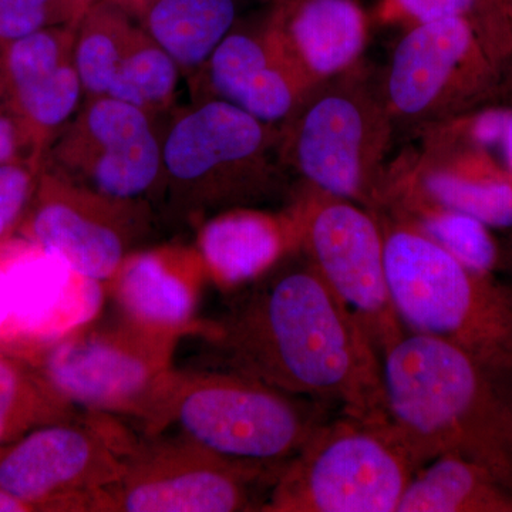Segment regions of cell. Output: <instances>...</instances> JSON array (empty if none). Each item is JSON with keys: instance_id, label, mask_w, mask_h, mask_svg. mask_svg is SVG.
Masks as SVG:
<instances>
[{"instance_id": "6da1fadb", "label": "cell", "mask_w": 512, "mask_h": 512, "mask_svg": "<svg viewBox=\"0 0 512 512\" xmlns=\"http://www.w3.org/2000/svg\"><path fill=\"white\" fill-rule=\"evenodd\" d=\"M239 291L224 315L202 319L195 338L204 342L205 367L389 424L382 357L298 248Z\"/></svg>"}, {"instance_id": "7a4b0ae2", "label": "cell", "mask_w": 512, "mask_h": 512, "mask_svg": "<svg viewBox=\"0 0 512 512\" xmlns=\"http://www.w3.org/2000/svg\"><path fill=\"white\" fill-rule=\"evenodd\" d=\"M382 373L390 429L417 468L456 454L512 491V372L404 332L383 353Z\"/></svg>"}, {"instance_id": "3957f363", "label": "cell", "mask_w": 512, "mask_h": 512, "mask_svg": "<svg viewBox=\"0 0 512 512\" xmlns=\"http://www.w3.org/2000/svg\"><path fill=\"white\" fill-rule=\"evenodd\" d=\"M377 215L387 281L404 330L512 372V286L458 258L413 222L387 211Z\"/></svg>"}, {"instance_id": "277c9868", "label": "cell", "mask_w": 512, "mask_h": 512, "mask_svg": "<svg viewBox=\"0 0 512 512\" xmlns=\"http://www.w3.org/2000/svg\"><path fill=\"white\" fill-rule=\"evenodd\" d=\"M330 409L232 370L175 367L140 427L174 431L221 456L286 464L332 419Z\"/></svg>"}, {"instance_id": "5b68a950", "label": "cell", "mask_w": 512, "mask_h": 512, "mask_svg": "<svg viewBox=\"0 0 512 512\" xmlns=\"http://www.w3.org/2000/svg\"><path fill=\"white\" fill-rule=\"evenodd\" d=\"M281 126L220 99L183 111L163 138V188L177 220L258 207L286 188Z\"/></svg>"}, {"instance_id": "8992f818", "label": "cell", "mask_w": 512, "mask_h": 512, "mask_svg": "<svg viewBox=\"0 0 512 512\" xmlns=\"http://www.w3.org/2000/svg\"><path fill=\"white\" fill-rule=\"evenodd\" d=\"M393 134L382 74L360 60L313 87L282 124L279 153L305 187L377 212Z\"/></svg>"}, {"instance_id": "52a82bcc", "label": "cell", "mask_w": 512, "mask_h": 512, "mask_svg": "<svg viewBox=\"0 0 512 512\" xmlns=\"http://www.w3.org/2000/svg\"><path fill=\"white\" fill-rule=\"evenodd\" d=\"M416 470L389 424L340 413L285 464L261 512H397Z\"/></svg>"}, {"instance_id": "ba28073f", "label": "cell", "mask_w": 512, "mask_h": 512, "mask_svg": "<svg viewBox=\"0 0 512 512\" xmlns=\"http://www.w3.org/2000/svg\"><path fill=\"white\" fill-rule=\"evenodd\" d=\"M183 336L120 318L73 330L22 356L64 400L86 413L143 421L175 369Z\"/></svg>"}, {"instance_id": "9c48e42d", "label": "cell", "mask_w": 512, "mask_h": 512, "mask_svg": "<svg viewBox=\"0 0 512 512\" xmlns=\"http://www.w3.org/2000/svg\"><path fill=\"white\" fill-rule=\"evenodd\" d=\"M284 467L221 456L174 431L141 434L101 512L262 511Z\"/></svg>"}, {"instance_id": "30bf717a", "label": "cell", "mask_w": 512, "mask_h": 512, "mask_svg": "<svg viewBox=\"0 0 512 512\" xmlns=\"http://www.w3.org/2000/svg\"><path fill=\"white\" fill-rule=\"evenodd\" d=\"M503 72L464 20L407 28L382 74L394 130L466 119L494 99Z\"/></svg>"}, {"instance_id": "8fae6325", "label": "cell", "mask_w": 512, "mask_h": 512, "mask_svg": "<svg viewBox=\"0 0 512 512\" xmlns=\"http://www.w3.org/2000/svg\"><path fill=\"white\" fill-rule=\"evenodd\" d=\"M137 434L119 417L84 412L30 431L0 451V488L32 512L101 511Z\"/></svg>"}, {"instance_id": "7c38bea8", "label": "cell", "mask_w": 512, "mask_h": 512, "mask_svg": "<svg viewBox=\"0 0 512 512\" xmlns=\"http://www.w3.org/2000/svg\"><path fill=\"white\" fill-rule=\"evenodd\" d=\"M296 248L345 303L380 357L404 330L394 309L377 212L302 185L288 208Z\"/></svg>"}, {"instance_id": "4fadbf2b", "label": "cell", "mask_w": 512, "mask_h": 512, "mask_svg": "<svg viewBox=\"0 0 512 512\" xmlns=\"http://www.w3.org/2000/svg\"><path fill=\"white\" fill-rule=\"evenodd\" d=\"M43 168L111 200L148 202L163 184V138L146 111L96 97L53 138Z\"/></svg>"}, {"instance_id": "5bb4252c", "label": "cell", "mask_w": 512, "mask_h": 512, "mask_svg": "<svg viewBox=\"0 0 512 512\" xmlns=\"http://www.w3.org/2000/svg\"><path fill=\"white\" fill-rule=\"evenodd\" d=\"M148 202L111 200L42 167L19 237L107 285L150 231Z\"/></svg>"}, {"instance_id": "9a60e30c", "label": "cell", "mask_w": 512, "mask_h": 512, "mask_svg": "<svg viewBox=\"0 0 512 512\" xmlns=\"http://www.w3.org/2000/svg\"><path fill=\"white\" fill-rule=\"evenodd\" d=\"M0 262L6 312L0 348L26 356L100 318L106 285L52 252L18 235L0 245Z\"/></svg>"}, {"instance_id": "2e32d148", "label": "cell", "mask_w": 512, "mask_h": 512, "mask_svg": "<svg viewBox=\"0 0 512 512\" xmlns=\"http://www.w3.org/2000/svg\"><path fill=\"white\" fill-rule=\"evenodd\" d=\"M460 120L426 130L420 156L386 174L382 208L394 201L424 202L488 228L512 229V170L461 130Z\"/></svg>"}, {"instance_id": "e0dca14e", "label": "cell", "mask_w": 512, "mask_h": 512, "mask_svg": "<svg viewBox=\"0 0 512 512\" xmlns=\"http://www.w3.org/2000/svg\"><path fill=\"white\" fill-rule=\"evenodd\" d=\"M76 26H52L2 46L3 99L43 157L83 96L74 63Z\"/></svg>"}, {"instance_id": "ac0fdd59", "label": "cell", "mask_w": 512, "mask_h": 512, "mask_svg": "<svg viewBox=\"0 0 512 512\" xmlns=\"http://www.w3.org/2000/svg\"><path fill=\"white\" fill-rule=\"evenodd\" d=\"M205 281L208 275L197 248L168 244L128 254L106 288L121 318L191 338L202 329L198 306Z\"/></svg>"}, {"instance_id": "d6986e66", "label": "cell", "mask_w": 512, "mask_h": 512, "mask_svg": "<svg viewBox=\"0 0 512 512\" xmlns=\"http://www.w3.org/2000/svg\"><path fill=\"white\" fill-rule=\"evenodd\" d=\"M205 69L214 99L228 101L271 126L291 119L316 86L265 25L231 30Z\"/></svg>"}, {"instance_id": "ffe728a7", "label": "cell", "mask_w": 512, "mask_h": 512, "mask_svg": "<svg viewBox=\"0 0 512 512\" xmlns=\"http://www.w3.org/2000/svg\"><path fill=\"white\" fill-rule=\"evenodd\" d=\"M264 25L315 84L359 63L369 36L357 0H272Z\"/></svg>"}, {"instance_id": "44dd1931", "label": "cell", "mask_w": 512, "mask_h": 512, "mask_svg": "<svg viewBox=\"0 0 512 512\" xmlns=\"http://www.w3.org/2000/svg\"><path fill=\"white\" fill-rule=\"evenodd\" d=\"M195 248L208 279L222 291H239L296 248L288 211L231 208L198 224Z\"/></svg>"}, {"instance_id": "7402d4cb", "label": "cell", "mask_w": 512, "mask_h": 512, "mask_svg": "<svg viewBox=\"0 0 512 512\" xmlns=\"http://www.w3.org/2000/svg\"><path fill=\"white\" fill-rule=\"evenodd\" d=\"M397 512H512V491L480 464L443 454L414 471Z\"/></svg>"}, {"instance_id": "603a6c76", "label": "cell", "mask_w": 512, "mask_h": 512, "mask_svg": "<svg viewBox=\"0 0 512 512\" xmlns=\"http://www.w3.org/2000/svg\"><path fill=\"white\" fill-rule=\"evenodd\" d=\"M141 26L180 69L204 66L234 28V0H151Z\"/></svg>"}, {"instance_id": "cb8c5ba5", "label": "cell", "mask_w": 512, "mask_h": 512, "mask_svg": "<svg viewBox=\"0 0 512 512\" xmlns=\"http://www.w3.org/2000/svg\"><path fill=\"white\" fill-rule=\"evenodd\" d=\"M83 413L56 393L29 360L0 348V451L30 431Z\"/></svg>"}, {"instance_id": "d4e9b609", "label": "cell", "mask_w": 512, "mask_h": 512, "mask_svg": "<svg viewBox=\"0 0 512 512\" xmlns=\"http://www.w3.org/2000/svg\"><path fill=\"white\" fill-rule=\"evenodd\" d=\"M377 18L404 29L443 19H460L473 28L495 62L512 60V0H379Z\"/></svg>"}, {"instance_id": "484cf974", "label": "cell", "mask_w": 512, "mask_h": 512, "mask_svg": "<svg viewBox=\"0 0 512 512\" xmlns=\"http://www.w3.org/2000/svg\"><path fill=\"white\" fill-rule=\"evenodd\" d=\"M138 26L116 0H93L80 16L74 63L86 100L107 96Z\"/></svg>"}, {"instance_id": "4316f807", "label": "cell", "mask_w": 512, "mask_h": 512, "mask_svg": "<svg viewBox=\"0 0 512 512\" xmlns=\"http://www.w3.org/2000/svg\"><path fill=\"white\" fill-rule=\"evenodd\" d=\"M178 77L180 66L140 25L121 59L107 96L154 117L173 103Z\"/></svg>"}, {"instance_id": "83f0119b", "label": "cell", "mask_w": 512, "mask_h": 512, "mask_svg": "<svg viewBox=\"0 0 512 512\" xmlns=\"http://www.w3.org/2000/svg\"><path fill=\"white\" fill-rule=\"evenodd\" d=\"M93 0H0V45L39 30L77 25Z\"/></svg>"}, {"instance_id": "f1b7e54d", "label": "cell", "mask_w": 512, "mask_h": 512, "mask_svg": "<svg viewBox=\"0 0 512 512\" xmlns=\"http://www.w3.org/2000/svg\"><path fill=\"white\" fill-rule=\"evenodd\" d=\"M42 167V163L30 160L0 164V245L18 237Z\"/></svg>"}, {"instance_id": "f546056e", "label": "cell", "mask_w": 512, "mask_h": 512, "mask_svg": "<svg viewBox=\"0 0 512 512\" xmlns=\"http://www.w3.org/2000/svg\"><path fill=\"white\" fill-rule=\"evenodd\" d=\"M25 160L43 164V154L25 124L0 100V164Z\"/></svg>"}, {"instance_id": "4dcf8cb0", "label": "cell", "mask_w": 512, "mask_h": 512, "mask_svg": "<svg viewBox=\"0 0 512 512\" xmlns=\"http://www.w3.org/2000/svg\"><path fill=\"white\" fill-rule=\"evenodd\" d=\"M0 512H32L28 505L15 495L0 488Z\"/></svg>"}, {"instance_id": "1f68e13d", "label": "cell", "mask_w": 512, "mask_h": 512, "mask_svg": "<svg viewBox=\"0 0 512 512\" xmlns=\"http://www.w3.org/2000/svg\"><path fill=\"white\" fill-rule=\"evenodd\" d=\"M508 274L512 275V229L511 234L500 247V264Z\"/></svg>"}, {"instance_id": "d6a6232c", "label": "cell", "mask_w": 512, "mask_h": 512, "mask_svg": "<svg viewBox=\"0 0 512 512\" xmlns=\"http://www.w3.org/2000/svg\"><path fill=\"white\" fill-rule=\"evenodd\" d=\"M503 143L505 150H507L508 160H510L512 170V113L508 117L507 127H505V133L503 137Z\"/></svg>"}, {"instance_id": "836d02e7", "label": "cell", "mask_w": 512, "mask_h": 512, "mask_svg": "<svg viewBox=\"0 0 512 512\" xmlns=\"http://www.w3.org/2000/svg\"><path fill=\"white\" fill-rule=\"evenodd\" d=\"M6 312H5V296H3V266L0 262V332L5 326Z\"/></svg>"}, {"instance_id": "e575fe53", "label": "cell", "mask_w": 512, "mask_h": 512, "mask_svg": "<svg viewBox=\"0 0 512 512\" xmlns=\"http://www.w3.org/2000/svg\"><path fill=\"white\" fill-rule=\"evenodd\" d=\"M0 100L3 99V86H2V45H0Z\"/></svg>"}]
</instances>
